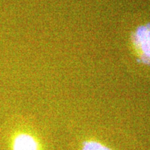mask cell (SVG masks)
Masks as SVG:
<instances>
[{
	"instance_id": "6da1fadb",
	"label": "cell",
	"mask_w": 150,
	"mask_h": 150,
	"mask_svg": "<svg viewBox=\"0 0 150 150\" xmlns=\"http://www.w3.org/2000/svg\"><path fill=\"white\" fill-rule=\"evenodd\" d=\"M13 150H40V145L35 137L27 133H21L14 138Z\"/></svg>"
},
{
	"instance_id": "7a4b0ae2",
	"label": "cell",
	"mask_w": 150,
	"mask_h": 150,
	"mask_svg": "<svg viewBox=\"0 0 150 150\" xmlns=\"http://www.w3.org/2000/svg\"><path fill=\"white\" fill-rule=\"evenodd\" d=\"M81 150H112L102 142L95 140H87L83 142Z\"/></svg>"
}]
</instances>
